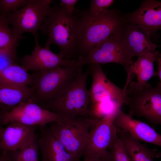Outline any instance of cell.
<instances>
[{
	"label": "cell",
	"instance_id": "6da1fadb",
	"mask_svg": "<svg viewBox=\"0 0 161 161\" xmlns=\"http://www.w3.org/2000/svg\"><path fill=\"white\" fill-rule=\"evenodd\" d=\"M74 14L77 26V60L85 57L92 49L126 24L124 16L115 9H106L98 16L92 14L89 10L78 16Z\"/></svg>",
	"mask_w": 161,
	"mask_h": 161
},
{
	"label": "cell",
	"instance_id": "7a4b0ae2",
	"mask_svg": "<svg viewBox=\"0 0 161 161\" xmlns=\"http://www.w3.org/2000/svg\"><path fill=\"white\" fill-rule=\"evenodd\" d=\"M39 30L47 35L44 47L50 49L51 45H56L60 50L59 54L64 59L75 60L77 56V26L73 14L69 15L62 6H55Z\"/></svg>",
	"mask_w": 161,
	"mask_h": 161
},
{
	"label": "cell",
	"instance_id": "3957f363",
	"mask_svg": "<svg viewBox=\"0 0 161 161\" xmlns=\"http://www.w3.org/2000/svg\"><path fill=\"white\" fill-rule=\"evenodd\" d=\"M91 74L89 67L83 72L81 66L75 79L59 96L49 103L39 105L67 119L80 116L91 118L89 92L86 85Z\"/></svg>",
	"mask_w": 161,
	"mask_h": 161
},
{
	"label": "cell",
	"instance_id": "277c9868",
	"mask_svg": "<svg viewBox=\"0 0 161 161\" xmlns=\"http://www.w3.org/2000/svg\"><path fill=\"white\" fill-rule=\"evenodd\" d=\"M81 66L75 63L49 70L31 74L32 99L38 105L49 103L57 97L74 80Z\"/></svg>",
	"mask_w": 161,
	"mask_h": 161
},
{
	"label": "cell",
	"instance_id": "5b68a950",
	"mask_svg": "<svg viewBox=\"0 0 161 161\" xmlns=\"http://www.w3.org/2000/svg\"><path fill=\"white\" fill-rule=\"evenodd\" d=\"M126 101L129 114L145 118L154 125H161V84L152 87L148 83L143 87L130 84L126 89Z\"/></svg>",
	"mask_w": 161,
	"mask_h": 161
},
{
	"label": "cell",
	"instance_id": "8992f818",
	"mask_svg": "<svg viewBox=\"0 0 161 161\" xmlns=\"http://www.w3.org/2000/svg\"><path fill=\"white\" fill-rule=\"evenodd\" d=\"M52 1L29 0L27 4L17 11L5 15L16 40L22 38V35L29 32L34 39L38 38V31L46 18L52 12L50 7Z\"/></svg>",
	"mask_w": 161,
	"mask_h": 161
},
{
	"label": "cell",
	"instance_id": "52a82bcc",
	"mask_svg": "<svg viewBox=\"0 0 161 161\" xmlns=\"http://www.w3.org/2000/svg\"><path fill=\"white\" fill-rule=\"evenodd\" d=\"M92 119L78 116L52 123L49 128L67 150L80 160L88 140Z\"/></svg>",
	"mask_w": 161,
	"mask_h": 161
},
{
	"label": "cell",
	"instance_id": "ba28073f",
	"mask_svg": "<svg viewBox=\"0 0 161 161\" xmlns=\"http://www.w3.org/2000/svg\"><path fill=\"white\" fill-rule=\"evenodd\" d=\"M122 27L93 48L85 57L76 61L75 65L83 66L85 65L116 63L122 66L127 72L134 61L133 57L128 53L123 43Z\"/></svg>",
	"mask_w": 161,
	"mask_h": 161
},
{
	"label": "cell",
	"instance_id": "9c48e42d",
	"mask_svg": "<svg viewBox=\"0 0 161 161\" xmlns=\"http://www.w3.org/2000/svg\"><path fill=\"white\" fill-rule=\"evenodd\" d=\"M119 112L98 120L92 119L88 140L82 155L83 159L101 158L108 154L107 150L117 134V128L114 124V121Z\"/></svg>",
	"mask_w": 161,
	"mask_h": 161
},
{
	"label": "cell",
	"instance_id": "30bf717a",
	"mask_svg": "<svg viewBox=\"0 0 161 161\" xmlns=\"http://www.w3.org/2000/svg\"><path fill=\"white\" fill-rule=\"evenodd\" d=\"M0 112V123L2 125L16 122L28 126L44 127L48 123L68 119L42 108L31 99L20 103L9 112Z\"/></svg>",
	"mask_w": 161,
	"mask_h": 161
},
{
	"label": "cell",
	"instance_id": "8fae6325",
	"mask_svg": "<svg viewBox=\"0 0 161 161\" xmlns=\"http://www.w3.org/2000/svg\"><path fill=\"white\" fill-rule=\"evenodd\" d=\"M89 65L92 82L89 90V106L103 101L115 100L126 103V92L107 78L100 65Z\"/></svg>",
	"mask_w": 161,
	"mask_h": 161
},
{
	"label": "cell",
	"instance_id": "7c38bea8",
	"mask_svg": "<svg viewBox=\"0 0 161 161\" xmlns=\"http://www.w3.org/2000/svg\"><path fill=\"white\" fill-rule=\"evenodd\" d=\"M0 127V149L12 151L24 148L37 141L36 126L16 122Z\"/></svg>",
	"mask_w": 161,
	"mask_h": 161
},
{
	"label": "cell",
	"instance_id": "4fadbf2b",
	"mask_svg": "<svg viewBox=\"0 0 161 161\" xmlns=\"http://www.w3.org/2000/svg\"><path fill=\"white\" fill-rule=\"evenodd\" d=\"M38 38H35V46L30 55H26L20 59L21 65L27 71H43L73 64L75 60L64 59L50 49L42 47Z\"/></svg>",
	"mask_w": 161,
	"mask_h": 161
},
{
	"label": "cell",
	"instance_id": "5bb4252c",
	"mask_svg": "<svg viewBox=\"0 0 161 161\" xmlns=\"http://www.w3.org/2000/svg\"><path fill=\"white\" fill-rule=\"evenodd\" d=\"M149 34L142 26L126 24L122 29L123 43L133 57L156 51L157 46L151 40Z\"/></svg>",
	"mask_w": 161,
	"mask_h": 161
},
{
	"label": "cell",
	"instance_id": "9a60e30c",
	"mask_svg": "<svg viewBox=\"0 0 161 161\" xmlns=\"http://www.w3.org/2000/svg\"><path fill=\"white\" fill-rule=\"evenodd\" d=\"M124 17L126 24L142 26L151 36L161 30V1L145 0L137 10Z\"/></svg>",
	"mask_w": 161,
	"mask_h": 161
},
{
	"label": "cell",
	"instance_id": "2e32d148",
	"mask_svg": "<svg viewBox=\"0 0 161 161\" xmlns=\"http://www.w3.org/2000/svg\"><path fill=\"white\" fill-rule=\"evenodd\" d=\"M114 124L117 128L124 131L139 141L161 148V135L146 123L134 119L132 116L125 113L122 110L116 116Z\"/></svg>",
	"mask_w": 161,
	"mask_h": 161
},
{
	"label": "cell",
	"instance_id": "e0dca14e",
	"mask_svg": "<svg viewBox=\"0 0 161 161\" xmlns=\"http://www.w3.org/2000/svg\"><path fill=\"white\" fill-rule=\"evenodd\" d=\"M38 141L41 161H81L69 152L46 126L40 127Z\"/></svg>",
	"mask_w": 161,
	"mask_h": 161
},
{
	"label": "cell",
	"instance_id": "ac0fdd59",
	"mask_svg": "<svg viewBox=\"0 0 161 161\" xmlns=\"http://www.w3.org/2000/svg\"><path fill=\"white\" fill-rule=\"evenodd\" d=\"M160 53L158 51L150 52L145 55L138 57L136 62L131 66L127 73V78L124 86L127 88L133 78L136 75L137 81L131 83L134 86L143 87L148 80L154 76L157 75L154 71V63L157 61Z\"/></svg>",
	"mask_w": 161,
	"mask_h": 161
},
{
	"label": "cell",
	"instance_id": "d6986e66",
	"mask_svg": "<svg viewBox=\"0 0 161 161\" xmlns=\"http://www.w3.org/2000/svg\"><path fill=\"white\" fill-rule=\"evenodd\" d=\"M33 93L32 88L0 82V111L9 112L22 102L32 99Z\"/></svg>",
	"mask_w": 161,
	"mask_h": 161
},
{
	"label": "cell",
	"instance_id": "ffe728a7",
	"mask_svg": "<svg viewBox=\"0 0 161 161\" xmlns=\"http://www.w3.org/2000/svg\"><path fill=\"white\" fill-rule=\"evenodd\" d=\"M117 132L131 161H154L155 158L161 157L157 149L149 148L122 129L117 128Z\"/></svg>",
	"mask_w": 161,
	"mask_h": 161
},
{
	"label": "cell",
	"instance_id": "44dd1931",
	"mask_svg": "<svg viewBox=\"0 0 161 161\" xmlns=\"http://www.w3.org/2000/svg\"><path fill=\"white\" fill-rule=\"evenodd\" d=\"M32 77L21 65L15 63L0 72V82L21 86L31 84Z\"/></svg>",
	"mask_w": 161,
	"mask_h": 161
},
{
	"label": "cell",
	"instance_id": "7402d4cb",
	"mask_svg": "<svg viewBox=\"0 0 161 161\" xmlns=\"http://www.w3.org/2000/svg\"><path fill=\"white\" fill-rule=\"evenodd\" d=\"M5 15L0 13V50L17 56L16 49L17 41L9 26Z\"/></svg>",
	"mask_w": 161,
	"mask_h": 161
},
{
	"label": "cell",
	"instance_id": "603a6c76",
	"mask_svg": "<svg viewBox=\"0 0 161 161\" xmlns=\"http://www.w3.org/2000/svg\"><path fill=\"white\" fill-rule=\"evenodd\" d=\"M123 104L117 100L98 102L89 106L91 118L98 120L108 115L119 112Z\"/></svg>",
	"mask_w": 161,
	"mask_h": 161
},
{
	"label": "cell",
	"instance_id": "cb8c5ba5",
	"mask_svg": "<svg viewBox=\"0 0 161 161\" xmlns=\"http://www.w3.org/2000/svg\"><path fill=\"white\" fill-rule=\"evenodd\" d=\"M39 146L38 140L27 147L19 150L9 151L13 161H39Z\"/></svg>",
	"mask_w": 161,
	"mask_h": 161
},
{
	"label": "cell",
	"instance_id": "d4e9b609",
	"mask_svg": "<svg viewBox=\"0 0 161 161\" xmlns=\"http://www.w3.org/2000/svg\"><path fill=\"white\" fill-rule=\"evenodd\" d=\"M108 149L109 161H131L117 134Z\"/></svg>",
	"mask_w": 161,
	"mask_h": 161
},
{
	"label": "cell",
	"instance_id": "484cf974",
	"mask_svg": "<svg viewBox=\"0 0 161 161\" xmlns=\"http://www.w3.org/2000/svg\"><path fill=\"white\" fill-rule=\"evenodd\" d=\"M27 0H0V13L6 14L15 12L27 4Z\"/></svg>",
	"mask_w": 161,
	"mask_h": 161
},
{
	"label": "cell",
	"instance_id": "4316f807",
	"mask_svg": "<svg viewBox=\"0 0 161 161\" xmlns=\"http://www.w3.org/2000/svg\"><path fill=\"white\" fill-rule=\"evenodd\" d=\"M114 1L113 0H91L89 10L93 15L98 16L111 5Z\"/></svg>",
	"mask_w": 161,
	"mask_h": 161
},
{
	"label": "cell",
	"instance_id": "83f0119b",
	"mask_svg": "<svg viewBox=\"0 0 161 161\" xmlns=\"http://www.w3.org/2000/svg\"><path fill=\"white\" fill-rule=\"evenodd\" d=\"M78 1L77 0H61L59 5L64 7L69 14L72 15L74 11L75 6Z\"/></svg>",
	"mask_w": 161,
	"mask_h": 161
},
{
	"label": "cell",
	"instance_id": "f1b7e54d",
	"mask_svg": "<svg viewBox=\"0 0 161 161\" xmlns=\"http://www.w3.org/2000/svg\"><path fill=\"white\" fill-rule=\"evenodd\" d=\"M0 161H13L10 152L5 150H1L0 155Z\"/></svg>",
	"mask_w": 161,
	"mask_h": 161
},
{
	"label": "cell",
	"instance_id": "f546056e",
	"mask_svg": "<svg viewBox=\"0 0 161 161\" xmlns=\"http://www.w3.org/2000/svg\"><path fill=\"white\" fill-rule=\"evenodd\" d=\"M82 161H109V152L108 154L105 157L94 159H83Z\"/></svg>",
	"mask_w": 161,
	"mask_h": 161
},
{
	"label": "cell",
	"instance_id": "4dcf8cb0",
	"mask_svg": "<svg viewBox=\"0 0 161 161\" xmlns=\"http://www.w3.org/2000/svg\"><path fill=\"white\" fill-rule=\"evenodd\" d=\"M157 63L158 71L157 72V75L160 80V83L161 84V61L159 60H157Z\"/></svg>",
	"mask_w": 161,
	"mask_h": 161
},
{
	"label": "cell",
	"instance_id": "1f68e13d",
	"mask_svg": "<svg viewBox=\"0 0 161 161\" xmlns=\"http://www.w3.org/2000/svg\"><path fill=\"white\" fill-rule=\"evenodd\" d=\"M157 60H159L161 61V53H160L158 58Z\"/></svg>",
	"mask_w": 161,
	"mask_h": 161
}]
</instances>
